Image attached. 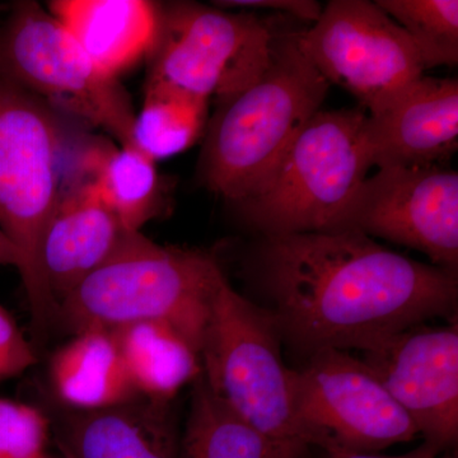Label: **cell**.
Here are the masks:
<instances>
[{
    "label": "cell",
    "instance_id": "obj_13",
    "mask_svg": "<svg viewBox=\"0 0 458 458\" xmlns=\"http://www.w3.org/2000/svg\"><path fill=\"white\" fill-rule=\"evenodd\" d=\"M363 143L372 167H441L458 148L457 80L419 78L367 114Z\"/></svg>",
    "mask_w": 458,
    "mask_h": 458
},
{
    "label": "cell",
    "instance_id": "obj_24",
    "mask_svg": "<svg viewBox=\"0 0 458 458\" xmlns=\"http://www.w3.org/2000/svg\"><path fill=\"white\" fill-rule=\"evenodd\" d=\"M38 363L35 349L16 319L0 306V382L22 375Z\"/></svg>",
    "mask_w": 458,
    "mask_h": 458
},
{
    "label": "cell",
    "instance_id": "obj_22",
    "mask_svg": "<svg viewBox=\"0 0 458 458\" xmlns=\"http://www.w3.org/2000/svg\"><path fill=\"white\" fill-rule=\"evenodd\" d=\"M414 42L427 69L458 63L457 0H377Z\"/></svg>",
    "mask_w": 458,
    "mask_h": 458
},
{
    "label": "cell",
    "instance_id": "obj_20",
    "mask_svg": "<svg viewBox=\"0 0 458 458\" xmlns=\"http://www.w3.org/2000/svg\"><path fill=\"white\" fill-rule=\"evenodd\" d=\"M210 99L147 82L143 106L135 114L131 146L157 162L185 152L204 137Z\"/></svg>",
    "mask_w": 458,
    "mask_h": 458
},
{
    "label": "cell",
    "instance_id": "obj_9",
    "mask_svg": "<svg viewBox=\"0 0 458 458\" xmlns=\"http://www.w3.org/2000/svg\"><path fill=\"white\" fill-rule=\"evenodd\" d=\"M298 44L330 86L348 90L369 114L426 72L408 33L369 0L328 2Z\"/></svg>",
    "mask_w": 458,
    "mask_h": 458
},
{
    "label": "cell",
    "instance_id": "obj_15",
    "mask_svg": "<svg viewBox=\"0 0 458 458\" xmlns=\"http://www.w3.org/2000/svg\"><path fill=\"white\" fill-rule=\"evenodd\" d=\"M56 433L64 458H180L171 401L138 396L113 408L74 411Z\"/></svg>",
    "mask_w": 458,
    "mask_h": 458
},
{
    "label": "cell",
    "instance_id": "obj_2",
    "mask_svg": "<svg viewBox=\"0 0 458 458\" xmlns=\"http://www.w3.org/2000/svg\"><path fill=\"white\" fill-rule=\"evenodd\" d=\"M330 87L304 55L298 32L278 33L260 80L219 102L208 122L199 161L201 183L233 205L260 194L321 110Z\"/></svg>",
    "mask_w": 458,
    "mask_h": 458
},
{
    "label": "cell",
    "instance_id": "obj_17",
    "mask_svg": "<svg viewBox=\"0 0 458 458\" xmlns=\"http://www.w3.org/2000/svg\"><path fill=\"white\" fill-rule=\"evenodd\" d=\"M49 373L54 393L74 411L113 408L140 396L108 330L74 334L51 358Z\"/></svg>",
    "mask_w": 458,
    "mask_h": 458
},
{
    "label": "cell",
    "instance_id": "obj_26",
    "mask_svg": "<svg viewBox=\"0 0 458 458\" xmlns=\"http://www.w3.org/2000/svg\"><path fill=\"white\" fill-rule=\"evenodd\" d=\"M322 450L327 452V458H456L452 456H443L442 451L437 450V448L427 445V443H424V445H420L417 450L403 454V456L396 457H384L376 456V454H360V452L345 450V448L339 447V445H324Z\"/></svg>",
    "mask_w": 458,
    "mask_h": 458
},
{
    "label": "cell",
    "instance_id": "obj_18",
    "mask_svg": "<svg viewBox=\"0 0 458 458\" xmlns=\"http://www.w3.org/2000/svg\"><path fill=\"white\" fill-rule=\"evenodd\" d=\"M110 331L140 396L171 401L201 373L198 352L170 325L144 321Z\"/></svg>",
    "mask_w": 458,
    "mask_h": 458
},
{
    "label": "cell",
    "instance_id": "obj_5",
    "mask_svg": "<svg viewBox=\"0 0 458 458\" xmlns=\"http://www.w3.org/2000/svg\"><path fill=\"white\" fill-rule=\"evenodd\" d=\"M65 134L49 104L0 75V227L20 255L36 335L57 306L41 269V247L60 190Z\"/></svg>",
    "mask_w": 458,
    "mask_h": 458
},
{
    "label": "cell",
    "instance_id": "obj_7",
    "mask_svg": "<svg viewBox=\"0 0 458 458\" xmlns=\"http://www.w3.org/2000/svg\"><path fill=\"white\" fill-rule=\"evenodd\" d=\"M0 75L131 146L135 113L119 78L99 68L36 2H18L0 27Z\"/></svg>",
    "mask_w": 458,
    "mask_h": 458
},
{
    "label": "cell",
    "instance_id": "obj_23",
    "mask_svg": "<svg viewBox=\"0 0 458 458\" xmlns=\"http://www.w3.org/2000/svg\"><path fill=\"white\" fill-rule=\"evenodd\" d=\"M49 429V420L40 410L0 399V458L40 457Z\"/></svg>",
    "mask_w": 458,
    "mask_h": 458
},
{
    "label": "cell",
    "instance_id": "obj_3",
    "mask_svg": "<svg viewBox=\"0 0 458 458\" xmlns=\"http://www.w3.org/2000/svg\"><path fill=\"white\" fill-rule=\"evenodd\" d=\"M225 278L210 252L159 245L140 231L129 232L116 252L57 304L55 321L72 334L164 322L200 357L213 298Z\"/></svg>",
    "mask_w": 458,
    "mask_h": 458
},
{
    "label": "cell",
    "instance_id": "obj_1",
    "mask_svg": "<svg viewBox=\"0 0 458 458\" xmlns=\"http://www.w3.org/2000/svg\"><path fill=\"white\" fill-rule=\"evenodd\" d=\"M261 273L280 335L306 352H361L437 318H456L457 273L358 231L265 237Z\"/></svg>",
    "mask_w": 458,
    "mask_h": 458
},
{
    "label": "cell",
    "instance_id": "obj_27",
    "mask_svg": "<svg viewBox=\"0 0 458 458\" xmlns=\"http://www.w3.org/2000/svg\"><path fill=\"white\" fill-rule=\"evenodd\" d=\"M7 265L18 267L20 255H18L16 246L0 227V267H7Z\"/></svg>",
    "mask_w": 458,
    "mask_h": 458
},
{
    "label": "cell",
    "instance_id": "obj_25",
    "mask_svg": "<svg viewBox=\"0 0 458 458\" xmlns=\"http://www.w3.org/2000/svg\"><path fill=\"white\" fill-rule=\"evenodd\" d=\"M216 7L271 9L297 17L306 22H318L324 7L316 0H218L213 2Z\"/></svg>",
    "mask_w": 458,
    "mask_h": 458
},
{
    "label": "cell",
    "instance_id": "obj_19",
    "mask_svg": "<svg viewBox=\"0 0 458 458\" xmlns=\"http://www.w3.org/2000/svg\"><path fill=\"white\" fill-rule=\"evenodd\" d=\"M157 162L134 146L95 147L83 159V176L98 188L128 231H140L162 210Z\"/></svg>",
    "mask_w": 458,
    "mask_h": 458
},
{
    "label": "cell",
    "instance_id": "obj_28",
    "mask_svg": "<svg viewBox=\"0 0 458 458\" xmlns=\"http://www.w3.org/2000/svg\"><path fill=\"white\" fill-rule=\"evenodd\" d=\"M38 458H49V457H47V454H41V456L38 457Z\"/></svg>",
    "mask_w": 458,
    "mask_h": 458
},
{
    "label": "cell",
    "instance_id": "obj_21",
    "mask_svg": "<svg viewBox=\"0 0 458 458\" xmlns=\"http://www.w3.org/2000/svg\"><path fill=\"white\" fill-rule=\"evenodd\" d=\"M180 458H276L258 430L210 390L203 375L192 382Z\"/></svg>",
    "mask_w": 458,
    "mask_h": 458
},
{
    "label": "cell",
    "instance_id": "obj_6",
    "mask_svg": "<svg viewBox=\"0 0 458 458\" xmlns=\"http://www.w3.org/2000/svg\"><path fill=\"white\" fill-rule=\"evenodd\" d=\"M364 108L319 110L297 135L267 188L234 205L267 236L334 232L367 177Z\"/></svg>",
    "mask_w": 458,
    "mask_h": 458
},
{
    "label": "cell",
    "instance_id": "obj_12",
    "mask_svg": "<svg viewBox=\"0 0 458 458\" xmlns=\"http://www.w3.org/2000/svg\"><path fill=\"white\" fill-rule=\"evenodd\" d=\"M369 364L411 419L424 443L439 451L458 438V324L410 327L364 352Z\"/></svg>",
    "mask_w": 458,
    "mask_h": 458
},
{
    "label": "cell",
    "instance_id": "obj_11",
    "mask_svg": "<svg viewBox=\"0 0 458 458\" xmlns=\"http://www.w3.org/2000/svg\"><path fill=\"white\" fill-rule=\"evenodd\" d=\"M358 231L423 252L457 273L458 174L430 168H381L366 177L334 232Z\"/></svg>",
    "mask_w": 458,
    "mask_h": 458
},
{
    "label": "cell",
    "instance_id": "obj_14",
    "mask_svg": "<svg viewBox=\"0 0 458 458\" xmlns=\"http://www.w3.org/2000/svg\"><path fill=\"white\" fill-rule=\"evenodd\" d=\"M129 232L95 183L77 177L60 190L41 247V269L56 306L116 252Z\"/></svg>",
    "mask_w": 458,
    "mask_h": 458
},
{
    "label": "cell",
    "instance_id": "obj_8",
    "mask_svg": "<svg viewBox=\"0 0 458 458\" xmlns=\"http://www.w3.org/2000/svg\"><path fill=\"white\" fill-rule=\"evenodd\" d=\"M278 33L254 14L194 2L161 3L147 82L216 98L219 104L260 80Z\"/></svg>",
    "mask_w": 458,
    "mask_h": 458
},
{
    "label": "cell",
    "instance_id": "obj_16",
    "mask_svg": "<svg viewBox=\"0 0 458 458\" xmlns=\"http://www.w3.org/2000/svg\"><path fill=\"white\" fill-rule=\"evenodd\" d=\"M47 8L93 62L114 78L149 59L158 40L161 3L54 0Z\"/></svg>",
    "mask_w": 458,
    "mask_h": 458
},
{
    "label": "cell",
    "instance_id": "obj_4",
    "mask_svg": "<svg viewBox=\"0 0 458 458\" xmlns=\"http://www.w3.org/2000/svg\"><path fill=\"white\" fill-rule=\"evenodd\" d=\"M280 336L273 313L238 294L225 278L205 328L201 375L270 443L276 458H302L313 443L295 411L293 369L283 360Z\"/></svg>",
    "mask_w": 458,
    "mask_h": 458
},
{
    "label": "cell",
    "instance_id": "obj_10",
    "mask_svg": "<svg viewBox=\"0 0 458 458\" xmlns=\"http://www.w3.org/2000/svg\"><path fill=\"white\" fill-rule=\"evenodd\" d=\"M295 411L313 445L370 454L419 436L369 364L346 351L322 349L293 369Z\"/></svg>",
    "mask_w": 458,
    "mask_h": 458
}]
</instances>
